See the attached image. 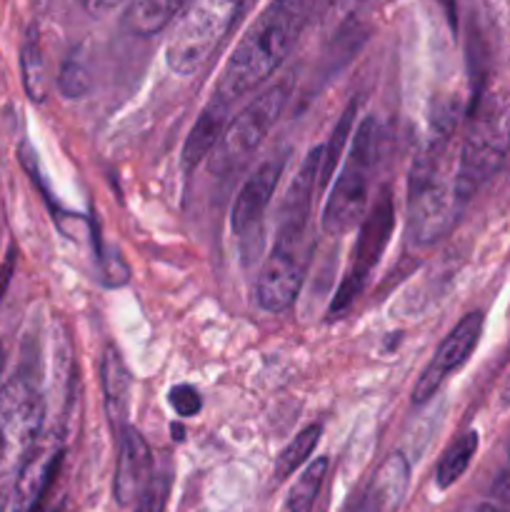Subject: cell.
<instances>
[{"label":"cell","mask_w":510,"mask_h":512,"mask_svg":"<svg viewBox=\"0 0 510 512\" xmlns=\"http://www.w3.org/2000/svg\"><path fill=\"white\" fill-rule=\"evenodd\" d=\"M313 0H273L245 30L233 55L225 60L213 98L233 105L250 90L263 85L283 65L295 40L308 25Z\"/></svg>","instance_id":"1"},{"label":"cell","mask_w":510,"mask_h":512,"mask_svg":"<svg viewBox=\"0 0 510 512\" xmlns=\"http://www.w3.org/2000/svg\"><path fill=\"white\" fill-rule=\"evenodd\" d=\"M453 133V115L435 118L428 145L415 158L408 180V238L418 248L438 243L455 225L460 200L445 175V148Z\"/></svg>","instance_id":"2"},{"label":"cell","mask_w":510,"mask_h":512,"mask_svg":"<svg viewBox=\"0 0 510 512\" xmlns=\"http://www.w3.org/2000/svg\"><path fill=\"white\" fill-rule=\"evenodd\" d=\"M510 150V110L485 93L470 105V128L460 148L453 185L460 205L468 203L503 165Z\"/></svg>","instance_id":"3"},{"label":"cell","mask_w":510,"mask_h":512,"mask_svg":"<svg viewBox=\"0 0 510 512\" xmlns=\"http://www.w3.org/2000/svg\"><path fill=\"white\" fill-rule=\"evenodd\" d=\"M380 155V128L375 118H365L355 130L348 160L340 170L338 180L330 188L323 208V230L328 235H343L360 225L370 198L375 165Z\"/></svg>","instance_id":"4"},{"label":"cell","mask_w":510,"mask_h":512,"mask_svg":"<svg viewBox=\"0 0 510 512\" xmlns=\"http://www.w3.org/2000/svg\"><path fill=\"white\" fill-rule=\"evenodd\" d=\"M245 0H190L165 45L168 68L193 75L208 63L233 28Z\"/></svg>","instance_id":"5"},{"label":"cell","mask_w":510,"mask_h":512,"mask_svg":"<svg viewBox=\"0 0 510 512\" xmlns=\"http://www.w3.org/2000/svg\"><path fill=\"white\" fill-rule=\"evenodd\" d=\"M45 423V395L30 370H18L0 388V470L20 465L38 445Z\"/></svg>","instance_id":"6"},{"label":"cell","mask_w":510,"mask_h":512,"mask_svg":"<svg viewBox=\"0 0 510 512\" xmlns=\"http://www.w3.org/2000/svg\"><path fill=\"white\" fill-rule=\"evenodd\" d=\"M288 93V80L270 85V88H265L258 98L250 100V103L235 115V120H230V123L225 125L218 145H215L213 153L208 155L210 173L228 175L230 170L243 165L245 160L253 155V150H258V145L263 143L265 135L270 133L275 120L283 113L285 103H288Z\"/></svg>","instance_id":"7"},{"label":"cell","mask_w":510,"mask_h":512,"mask_svg":"<svg viewBox=\"0 0 510 512\" xmlns=\"http://www.w3.org/2000/svg\"><path fill=\"white\" fill-rule=\"evenodd\" d=\"M393 230H395L393 193H390L388 188H383L373 208L368 210V215H363V220H360L358 240H355L348 270H345L343 280H340L338 290H335L333 300H330V308H328L330 318H340L343 313H348L350 305L363 295L375 265L380 263L385 248H388Z\"/></svg>","instance_id":"8"},{"label":"cell","mask_w":510,"mask_h":512,"mask_svg":"<svg viewBox=\"0 0 510 512\" xmlns=\"http://www.w3.org/2000/svg\"><path fill=\"white\" fill-rule=\"evenodd\" d=\"M310 248L273 245L255 280V300L265 313H283L300 295Z\"/></svg>","instance_id":"9"},{"label":"cell","mask_w":510,"mask_h":512,"mask_svg":"<svg viewBox=\"0 0 510 512\" xmlns=\"http://www.w3.org/2000/svg\"><path fill=\"white\" fill-rule=\"evenodd\" d=\"M480 335H483V315L480 313H468L448 335H445V340L438 345V350H435V358L430 360V365L423 370L418 383H415V405L428 403L433 395H438L445 378H448L453 370H458L460 365L473 355Z\"/></svg>","instance_id":"10"},{"label":"cell","mask_w":510,"mask_h":512,"mask_svg":"<svg viewBox=\"0 0 510 512\" xmlns=\"http://www.w3.org/2000/svg\"><path fill=\"white\" fill-rule=\"evenodd\" d=\"M285 170V155H273V158L263 160L238 190L233 210H230V225L238 240H253L260 233L263 225L265 210H268L270 200H273L275 188L280 183V175Z\"/></svg>","instance_id":"11"},{"label":"cell","mask_w":510,"mask_h":512,"mask_svg":"<svg viewBox=\"0 0 510 512\" xmlns=\"http://www.w3.org/2000/svg\"><path fill=\"white\" fill-rule=\"evenodd\" d=\"M153 478V455L138 430L125 425L118 435V458L113 473V498L118 505H130L138 500L148 480Z\"/></svg>","instance_id":"12"},{"label":"cell","mask_w":510,"mask_h":512,"mask_svg":"<svg viewBox=\"0 0 510 512\" xmlns=\"http://www.w3.org/2000/svg\"><path fill=\"white\" fill-rule=\"evenodd\" d=\"M60 463H63V448L58 445H35L23 463L18 465V480H15L13 510L15 512H38L58 475Z\"/></svg>","instance_id":"13"},{"label":"cell","mask_w":510,"mask_h":512,"mask_svg":"<svg viewBox=\"0 0 510 512\" xmlns=\"http://www.w3.org/2000/svg\"><path fill=\"white\" fill-rule=\"evenodd\" d=\"M100 385H103L105 413H108L110 425L118 428L120 433L125 428V420H128L133 378H130V370L125 365L123 355L113 345H108L103 350V358H100Z\"/></svg>","instance_id":"14"},{"label":"cell","mask_w":510,"mask_h":512,"mask_svg":"<svg viewBox=\"0 0 510 512\" xmlns=\"http://www.w3.org/2000/svg\"><path fill=\"white\" fill-rule=\"evenodd\" d=\"M230 105L220 103V100L210 98L203 113L195 120L193 130H190L188 140L183 145V165L185 170H193L200 160L208 158L213 148L218 145L220 135H223L225 125H228Z\"/></svg>","instance_id":"15"},{"label":"cell","mask_w":510,"mask_h":512,"mask_svg":"<svg viewBox=\"0 0 510 512\" xmlns=\"http://www.w3.org/2000/svg\"><path fill=\"white\" fill-rule=\"evenodd\" d=\"M410 483V463L403 453H393L383 460L370 483L365 485V493L370 495L380 512H393L403 500Z\"/></svg>","instance_id":"16"},{"label":"cell","mask_w":510,"mask_h":512,"mask_svg":"<svg viewBox=\"0 0 510 512\" xmlns=\"http://www.w3.org/2000/svg\"><path fill=\"white\" fill-rule=\"evenodd\" d=\"M190 0H133L125 13V25L135 35H155L168 28Z\"/></svg>","instance_id":"17"},{"label":"cell","mask_w":510,"mask_h":512,"mask_svg":"<svg viewBox=\"0 0 510 512\" xmlns=\"http://www.w3.org/2000/svg\"><path fill=\"white\" fill-rule=\"evenodd\" d=\"M475 453H478V433L475 430H468L455 443H450V448L440 458L438 470H435V483H438V488L445 490L453 483H458L460 475L473 463Z\"/></svg>","instance_id":"18"},{"label":"cell","mask_w":510,"mask_h":512,"mask_svg":"<svg viewBox=\"0 0 510 512\" xmlns=\"http://www.w3.org/2000/svg\"><path fill=\"white\" fill-rule=\"evenodd\" d=\"M20 65H23V85L25 93L33 103H43L45 98V58L43 48H40L38 30L30 28L23 40V50H20Z\"/></svg>","instance_id":"19"},{"label":"cell","mask_w":510,"mask_h":512,"mask_svg":"<svg viewBox=\"0 0 510 512\" xmlns=\"http://www.w3.org/2000/svg\"><path fill=\"white\" fill-rule=\"evenodd\" d=\"M328 475V458H318L300 473L295 485L290 488L288 495V510L290 512H313L315 500H318L320 488Z\"/></svg>","instance_id":"20"},{"label":"cell","mask_w":510,"mask_h":512,"mask_svg":"<svg viewBox=\"0 0 510 512\" xmlns=\"http://www.w3.org/2000/svg\"><path fill=\"white\" fill-rule=\"evenodd\" d=\"M320 433H323V428H320L318 423L300 430V433L285 445L283 453L278 455V460H275V478L285 480L288 475H293L295 470L313 455L315 445L320 443Z\"/></svg>","instance_id":"21"},{"label":"cell","mask_w":510,"mask_h":512,"mask_svg":"<svg viewBox=\"0 0 510 512\" xmlns=\"http://www.w3.org/2000/svg\"><path fill=\"white\" fill-rule=\"evenodd\" d=\"M355 108H358V103H350L348 108H345L343 118H340V123L335 125L333 135H330V138L323 143V165H320V185H325L330 178H333V170H335V165H338L340 153H343L345 138H348L350 128H353Z\"/></svg>","instance_id":"22"},{"label":"cell","mask_w":510,"mask_h":512,"mask_svg":"<svg viewBox=\"0 0 510 512\" xmlns=\"http://www.w3.org/2000/svg\"><path fill=\"white\" fill-rule=\"evenodd\" d=\"M58 88L65 98H85L90 90V73L80 60H65L58 75Z\"/></svg>","instance_id":"23"},{"label":"cell","mask_w":510,"mask_h":512,"mask_svg":"<svg viewBox=\"0 0 510 512\" xmlns=\"http://www.w3.org/2000/svg\"><path fill=\"white\" fill-rule=\"evenodd\" d=\"M170 498V475L155 473L138 495V508L135 512H165Z\"/></svg>","instance_id":"24"},{"label":"cell","mask_w":510,"mask_h":512,"mask_svg":"<svg viewBox=\"0 0 510 512\" xmlns=\"http://www.w3.org/2000/svg\"><path fill=\"white\" fill-rule=\"evenodd\" d=\"M168 403L180 418H193V415H198L200 408H203V398H200L198 390L188 383H180L175 385V388H170Z\"/></svg>","instance_id":"25"},{"label":"cell","mask_w":510,"mask_h":512,"mask_svg":"<svg viewBox=\"0 0 510 512\" xmlns=\"http://www.w3.org/2000/svg\"><path fill=\"white\" fill-rule=\"evenodd\" d=\"M13 270H15V248H10L8 258H5V263L0 265V300H3L10 280H13Z\"/></svg>","instance_id":"26"},{"label":"cell","mask_w":510,"mask_h":512,"mask_svg":"<svg viewBox=\"0 0 510 512\" xmlns=\"http://www.w3.org/2000/svg\"><path fill=\"white\" fill-rule=\"evenodd\" d=\"M390 3V0H338V5H343L348 13H360V10H373L380 5Z\"/></svg>","instance_id":"27"},{"label":"cell","mask_w":510,"mask_h":512,"mask_svg":"<svg viewBox=\"0 0 510 512\" xmlns=\"http://www.w3.org/2000/svg\"><path fill=\"white\" fill-rule=\"evenodd\" d=\"M345 512H380V510L378 505L370 500V495L363 490V493H358L353 500H350V505L345 508Z\"/></svg>","instance_id":"28"},{"label":"cell","mask_w":510,"mask_h":512,"mask_svg":"<svg viewBox=\"0 0 510 512\" xmlns=\"http://www.w3.org/2000/svg\"><path fill=\"white\" fill-rule=\"evenodd\" d=\"M495 493H498L500 503H503V510L510 512V473H505L503 478L498 480V488H495Z\"/></svg>","instance_id":"29"},{"label":"cell","mask_w":510,"mask_h":512,"mask_svg":"<svg viewBox=\"0 0 510 512\" xmlns=\"http://www.w3.org/2000/svg\"><path fill=\"white\" fill-rule=\"evenodd\" d=\"M88 3L93 5V8H108V5L118 3V0H88Z\"/></svg>","instance_id":"30"},{"label":"cell","mask_w":510,"mask_h":512,"mask_svg":"<svg viewBox=\"0 0 510 512\" xmlns=\"http://www.w3.org/2000/svg\"><path fill=\"white\" fill-rule=\"evenodd\" d=\"M473 512H505L503 508H495V505H480V508H475Z\"/></svg>","instance_id":"31"},{"label":"cell","mask_w":510,"mask_h":512,"mask_svg":"<svg viewBox=\"0 0 510 512\" xmlns=\"http://www.w3.org/2000/svg\"><path fill=\"white\" fill-rule=\"evenodd\" d=\"M5 510H8V495L0 490V512H5Z\"/></svg>","instance_id":"32"},{"label":"cell","mask_w":510,"mask_h":512,"mask_svg":"<svg viewBox=\"0 0 510 512\" xmlns=\"http://www.w3.org/2000/svg\"><path fill=\"white\" fill-rule=\"evenodd\" d=\"M3 360H5V355H3V348H0V370H3Z\"/></svg>","instance_id":"33"}]
</instances>
